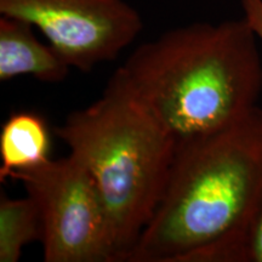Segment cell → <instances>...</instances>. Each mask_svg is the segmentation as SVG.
<instances>
[{
	"label": "cell",
	"instance_id": "ba28073f",
	"mask_svg": "<svg viewBox=\"0 0 262 262\" xmlns=\"http://www.w3.org/2000/svg\"><path fill=\"white\" fill-rule=\"evenodd\" d=\"M41 238L38 206L28 194L0 198V262H17L26 245Z\"/></svg>",
	"mask_w": 262,
	"mask_h": 262
},
{
	"label": "cell",
	"instance_id": "6da1fadb",
	"mask_svg": "<svg viewBox=\"0 0 262 262\" xmlns=\"http://www.w3.org/2000/svg\"><path fill=\"white\" fill-rule=\"evenodd\" d=\"M262 199V108L181 141L155 214L124 262H243Z\"/></svg>",
	"mask_w": 262,
	"mask_h": 262
},
{
	"label": "cell",
	"instance_id": "8992f818",
	"mask_svg": "<svg viewBox=\"0 0 262 262\" xmlns=\"http://www.w3.org/2000/svg\"><path fill=\"white\" fill-rule=\"evenodd\" d=\"M34 27L22 19L0 17V80L31 75L44 83H61L72 68L50 44L35 35Z\"/></svg>",
	"mask_w": 262,
	"mask_h": 262
},
{
	"label": "cell",
	"instance_id": "3957f363",
	"mask_svg": "<svg viewBox=\"0 0 262 262\" xmlns=\"http://www.w3.org/2000/svg\"><path fill=\"white\" fill-rule=\"evenodd\" d=\"M96 183L124 262L162 198L175 139L141 104L108 81L102 96L55 129Z\"/></svg>",
	"mask_w": 262,
	"mask_h": 262
},
{
	"label": "cell",
	"instance_id": "9c48e42d",
	"mask_svg": "<svg viewBox=\"0 0 262 262\" xmlns=\"http://www.w3.org/2000/svg\"><path fill=\"white\" fill-rule=\"evenodd\" d=\"M243 262H262V199L245 239Z\"/></svg>",
	"mask_w": 262,
	"mask_h": 262
},
{
	"label": "cell",
	"instance_id": "5b68a950",
	"mask_svg": "<svg viewBox=\"0 0 262 262\" xmlns=\"http://www.w3.org/2000/svg\"><path fill=\"white\" fill-rule=\"evenodd\" d=\"M0 15L38 28L83 72L116 60L143 29L139 11L124 0H0Z\"/></svg>",
	"mask_w": 262,
	"mask_h": 262
},
{
	"label": "cell",
	"instance_id": "52a82bcc",
	"mask_svg": "<svg viewBox=\"0 0 262 262\" xmlns=\"http://www.w3.org/2000/svg\"><path fill=\"white\" fill-rule=\"evenodd\" d=\"M50 148V131L44 118L29 111L12 113L0 130V181L48 163Z\"/></svg>",
	"mask_w": 262,
	"mask_h": 262
},
{
	"label": "cell",
	"instance_id": "277c9868",
	"mask_svg": "<svg viewBox=\"0 0 262 262\" xmlns=\"http://www.w3.org/2000/svg\"><path fill=\"white\" fill-rule=\"evenodd\" d=\"M38 206L45 262H117L106 206L93 176L74 156L15 173Z\"/></svg>",
	"mask_w": 262,
	"mask_h": 262
},
{
	"label": "cell",
	"instance_id": "30bf717a",
	"mask_svg": "<svg viewBox=\"0 0 262 262\" xmlns=\"http://www.w3.org/2000/svg\"><path fill=\"white\" fill-rule=\"evenodd\" d=\"M244 18L262 42V0H241Z\"/></svg>",
	"mask_w": 262,
	"mask_h": 262
},
{
	"label": "cell",
	"instance_id": "7a4b0ae2",
	"mask_svg": "<svg viewBox=\"0 0 262 262\" xmlns=\"http://www.w3.org/2000/svg\"><path fill=\"white\" fill-rule=\"evenodd\" d=\"M257 40L244 17L194 22L143 42L110 81L176 142L209 135L257 107L262 90Z\"/></svg>",
	"mask_w": 262,
	"mask_h": 262
}]
</instances>
